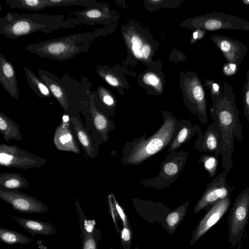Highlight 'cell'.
I'll return each instance as SVG.
<instances>
[{
  "mask_svg": "<svg viewBox=\"0 0 249 249\" xmlns=\"http://www.w3.org/2000/svg\"><path fill=\"white\" fill-rule=\"evenodd\" d=\"M223 87L222 95L212 98L213 104L210 111L211 117L218 124L223 132L222 168L228 174L233 165L231 156L234 150V139L241 142L243 139V135L233 88L227 80L224 81Z\"/></svg>",
  "mask_w": 249,
  "mask_h": 249,
  "instance_id": "cell-1",
  "label": "cell"
},
{
  "mask_svg": "<svg viewBox=\"0 0 249 249\" xmlns=\"http://www.w3.org/2000/svg\"><path fill=\"white\" fill-rule=\"evenodd\" d=\"M163 122L152 136L146 134L133 141L126 142L121 153V160L127 165L140 164L153 155L169 146L176 137L181 122L170 114H163Z\"/></svg>",
  "mask_w": 249,
  "mask_h": 249,
  "instance_id": "cell-2",
  "label": "cell"
},
{
  "mask_svg": "<svg viewBox=\"0 0 249 249\" xmlns=\"http://www.w3.org/2000/svg\"><path fill=\"white\" fill-rule=\"evenodd\" d=\"M75 26L70 18L66 19L63 15L9 12L0 18V34L10 39H18L38 32L49 34Z\"/></svg>",
  "mask_w": 249,
  "mask_h": 249,
  "instance_id": "cell-3",
  "label": "cell"
},
{
  "mask_svg": "<svg viewBox=\"0 0 249 249\" xmlns=\"http://www.w3.org/2000/svg\"><path fill=\"white\" fill-rule=\"evenodd\" d=\"M104 30L76 33L27 45V51L41 57L63 62L89 51L92 41Z\"/></svg>",
  "mask_w": 249,
  "mask_h": 249,
  "instance_id": "cell-4",
  "label": "cell"
},
{
  "mask_svg": "<svg viewBox=\"0 0 249 249\" xmlns=\"http://www.w3.org/2000/svg\"><path fill=\"white\" fill-rule=\"evenodd\" d=\"M37 72L48 87L53 97L66 112L74 105L87 107L92 92V84L88 77L82 75L79 81L68 73L64 74L60 78L53 73L41 69Z\"/></svg>",
  "mask_w": 249,
  "mask_h": 249,
  "instance_id": "cell-5",
  "label": "cell"
},
{
  "mask_svg": "<svg viewBox=\"0 0 249 249\" xmlns=\"http://www.w3.org/2000/svg\"><path fill=\"white\" fill-rule=\"evenodd\" d=\"M188 151L181 150L168 154L160 165V172L155 177L141 179L144 187L162 189L169 187L180 174L188 159Z\"/></svg>",
  "mask_w": 249,
  "mask_h": 249,
  "instance_id": "cell-6",
  "label": "cell"
},
{
  "mask_svg": "<svg viewBox=\"0 0 249 249\" xmlns=\"http://www.w3.org/2000/svg\"><path fill=\"white\" fill-rule=\"evenodd\" d=\"M249 218V187H247L235 198L228 219L229 243L232 248L241 241Z\"/></svg>",
  "mask_w": 249,
  "mask_h": 249,
  "instance_id": "cell-7",
  "label": "cell"
},
{
  "mask_svg": "<svg viewBox=\"0 0 249 249\" xmlns=\"http://www.w3.org/2000/svg\"><path fill=\"white\" fill-rule=\"evenodd\" d=\"M47 162L46 159L20 149L16 144H0V164L2 167L25 170L40 167Z\"/></svg>",
  "mask_w": 249,
  "mask_h": 249,
  "instance_id": "cell-8",
  "label": "cell"
},
{
  "mask_svg": "<svg viewBox=\"0 0 249 249\" xmlns=\"http://www.w3.org/2000/svg\"><path fill=\"white\" fill-rule=\"evenodd\" d=\"M199 27L208 31L236 30L249 31V21L237 16L213 12L199 18Z\"/></svg>",
  "mask_w": 249,
  "mask_h": 249,
  "instance_id": "cell-9",
  "label": "cell"
},
{
  "mask_svg": "<svg viewBox=\"0 0 249 249\" xmlns=\"http://www.w3.org/2000/svg\"><path fill=\"white\" fill-rule=\"evenodd\" d=\"M226 172L218 174L207 185L205 190L196 205L194 213H197L216 202L231 196L233 189L227 182Z\"/></svg>",
  "mask_w": 249,
  "mask_h": 249,
  "instance_id": "cell-10",
  "label": "cell"
},
{
  "mask_svg": "<svg viewBox=\"0 0 249 249\" xmlns=\"http://www.w3.org/2000/svg\"><path fill=\"white\" fill-rule=\"evenodd\" d=\"M0 198L15 211L22 213H42L49 210L48 206L40 200L19 191L0 190Z\"/></svg>",
  "mask_w": 249,
  "mask_h": 249,
  "instance_id": "cell-11",
  "label": "cell"
},
{
  "mask_svg": "<svg viewBox=\"0 0 249 249\" xmlns=\"http://www.w3.org/2000/svg\"><path fill=\"white\" fill-rule=\"evenodd\" d=\"M5 2L11 8L34 12L49 7L78 6L88 8L99 4L94 0H5Z\"/></svg>",
  "mask_w": 249,
  "mask_h": 249,
  "instance_id": "cell-12",
  "label": "cell"
},
{
  "mask_svg": "<svg viewBox=\"0 0 249 249\" xmlns=\"http://www.w3.org/2000/svg\"><path fill=\"white\" fill-rule=\"evenodd\" d=\"M231 203V196L221 199L213 204L206 214L199 221L193 232L191 245L198 241L211 228L223 217Z\"/></svg>",
  "mask_w": 249,
  "mask_h": 249,
  "instance_id": "cell-13",
  "label": "cell"
},
{
  "mask_svg": "<svg viewBox=\"0 0 249 249\" xmlns=\"http://www.w3.org/2000/svg\"><path fill=\"white\" fill-rule=\"evenodd\" d=\"M195 142V148L199 151L208 152L217 157L223 152V132L215 122L210 124L202 132L201 130L197 133Z\"/></svg>",
  "mask_w": 249,
  "mask_h": 249,
  "instance_id": "cell-14",
  "label": "cell"
},
{
  "mask_svg": "<svg viewBox=\"0 0 249 249\" xmlns=\"http://www.w3.org/2000/svg\"><path fill=\"white\" fill-rule=\"evenodd\" d=\"M217 48L229 63L239 66L248 52V48L238 40L223 35L216 34L211 36Z\"/></svg>",
  "mask_w": 249,
  "mask_h": 249,
  "instance_id": "cell-15",
  "label": "cell"
},
{
  "mask_svg": "<svg viewBox=\"0 0 249 249\" xmlns=\"http://www.w3.org/2000/svg\"><path fill=\"white\" fill-rule=\"evenodd\" d=\"M69 13L74 16L69 18L71 23L75 26L105 23L109 18L107 9L102 7L100 3L96 6L79 11L69 12Z\"/></svg>",
  "mask_w": 249,
  "mask_h": 249,
  "instance_id": "cell-16",
  "label": "cell"
},
{
  "mask_svg": "<svg viewBox=\"0 0 249 249\" xmlns=\"http://www.w3.org/2000/svg\"><path fill=\"white\" fill-rule=\"evenodd\" d=\"M75 204L78 213L82 249H98L100 232L96 227L95 221L87 218L78 201Z\"/></svg>",
  "mask_w": 249,
  "mask_h": 249,
  "instance_id": "cell-17",
  "label": "cell"
},
{
  "mask_svg": "<svg viewBox=\"0 0 249 249\" xmlns=\"http://www.w3.org/2000/svg\"><path fill=\"white\" fill-rule=\"evenodd\" d=\"M69 119L67 115L63 117L61 123L55 129L53 142L58 150L79 154L81 151L70 129Z\"/></svg>",
  "mask_w": 249,
  "mask_h": 249,
  "instance_id": "cell-18",
  "label": "cell"
},
{
  "mask_svg": "<svg viewBox=\"0 0 249 249\" xmlns=\"http://www.w3.org/2000/svg\"><path fill=\"white\" fill-rule=\"evenodd\" d=\"M0 83L12 97L18 99L19 89L15 66L0 53Z\"/></svg>",
  "mask_w": 249,
  "mask_h": 249,
  "instance_id": "cell-19",
  "label": "cell"
},
{
  "mask_svg": "<svg viewBox=\"0 0 249 249\" xmlns=\"http://www.w3.org/2000/svg\"><path fill=\"white\" fill-rule=\"evenodd\" d=\"M87 109L90 114L95 130L101 137L103 142H107L108 141L109 132L116 128L113 121L97 108L94 105L92 95Z\"/></svg>",
  "mask_w": 249,
  "mask_h": 249,
  "instance_id": "cell-20",
  "label": "cell"
},
{
  "mask_svg": "<svg viewBox=\"0 0 249 249\" xmlns=\"http://www.w3.org/2000/svg\"><path fill=\"white\" fill-rule=\"evenodd\" d=\"M11 218L33 236L36 234L52 235L56 232L55 227L49 222L17 216H12Z\"/></svg>",
  "mask_w": 249,
  "mask_h": 249,
  "instance_id": "cell-21",
  "label": "cell"
},
{
  "mask_svg": "<svg viewBox=\"0 0 249 249\" xmlns=\"http://www.w3.org/2000/svg\"><path fill=\"white\" fill-rule=\"evenodd\" d=\"M181 122V127L176 137L168 146L169 153L175 152L182 144L188 142L201 130L200 126L197 124H193L190 121L182 120Z\"/></svg>",
  "mask_w": 249,
  "mask_h": 249,
  "instance_id": "cell-22",
  "label": "cell"
},
{
  "mask_svg": "<svg viewBox=\"0 0 249 249\" xmlns=\"http://www.w3.org/2000/svg\"><path fill=\"white\" fill-rule=\"evenodd\" d=\"M70 120L73 125L75 134L83 149L89 157L95 159L98 154V150L92 142L89 134L77 118L71 117Z\"/></svg>",
  "mask_w": 249,
  "mask_h": 249,
  "instance_id": "cell-23",
  "label": "cell"
},
{
  "mask_svg": "<svg viewBox=\"0 0 249 249\" xmlns=\"http://www.w3.org/2000/svg\"><path fill=\"white\" fill-rule=\"evenodd\" d=\"M29 186V181L17 173L3 172L0 174V190L6 191H18Z\"/></svg>",
  "mask_w": 249,
  "mask_h": 249,
  "instance_id": "cell-24",
  "label": "cell"
},
{
  "mask_svg": "<svg viewBox=\"0 0 249 249\" xmlns=\"http://www.w3.org/2000/svg\"><path fill=\"white\" fill-rule=\"evenodd\" d=\"M0 132L6 141L23 139L18 124L1 112H0Z\"/></svg>",
  "mask_w": 249,
  "mask_h": 249,
  "instance_id": "cell-25",
  "label": "cell"
},
{
  "mask_svg": "<svg viewBox=\"0 0 249 249\" xmlns=\"http://www.w3.org/2000/svg\"><path fill=\"white\" fill-rule=\"evenodd\" d=\"M27 83L35 94L39 97L50 98L53 95L47 85L28 67H23Z\"/></svg>",
  "mask_w": 249,
  "mask_h": 249,
  "instance_id": "cell-26",
  "label": "cell"
},
{
  "mask_svg": "<svg viewBox=\"0 0 249 249\" xmlns=\"http://www.w3.org/2000/svg\"><path fill=\"white\" fill-rule=\"evenodd\" d=\"M0 241L10 245H27L33 242L29 237L24 234L2 227L0 228Z\"/></svg>",
  "mask_w": 249,
  "mask_h": 249,
  "instance_id": "cell-27",
  "label": "cell"
},
{
  "mask_svg": "<svg viewBox=\"0 0 249 249\" xmlns=\"http://www.w3.org/2000/svg\"><path fill=\"white\" fill-rule=\"evenodd\" d=\"M95 106L96 107L102 106L111 109L115 104V101L109 91L102 86L98 87L91 92Z\"/></svg>",
  "mask_w": 249,
  "mask_h": 249,
  "instance_id": "cell-28",
  "label": "cell"
},
{
  "mask_svg": "<svg viewBox=\"0 0 249 249\" xmlns=\"http://www.w3.org/2000/svg\"><path fill=\"white\" fill-rule=\"evenodd\" d=\"M188 205L189 202H187L167 215L165 217V222L168 230L172 232L175 231L185 215Z\"/></svg>",
  "mask_w": 249,
  "mask_h": 249,
  "instance_id": "cell-29",
  "label": "cell"
},
{
  "mask_svg": "<svg viewBox=\"0 0 249 249\" xmlns=\"http://www.w3.org/2000/svg\"><path fill=\"white\" fill-rule=\"evenodd\" d=\"M109 210L117 228V218L118 216L122 219L124 227H129L127 216L123 209L116 200L112 193L109 194L107 196Z\"/></svg>",
  "mask_w": 249,
  "mask_h": 249,
  "instance_id": "cell-30",
  "label": "cell"
},
{
  "mask_svg": "<svg viewBox=\"0 0 249 249\" xmlns=\"http://www.w3.org/2000/svg\"><path fill=\"white\" fill-rule=\"evenodd\" d=\"M218 162V157L213 154L201 156L198 162L199 164H203L204 169L208 172L211 178L216 175Z\"/></svg>",
  "mask_w": 249,
  "mask_h": 249,
  "instance_id": "cell-31",
  "label": "cell"
},
{
  "mask_svg": "<svg viewBox=\"0 0 249 249\" xmlns=\"http://www.w3.org/2000/svg\"><path fill=\"white\" fill-rule=\"evenodd\" d=\"M246 83L243 88V104L244 115L249 123V70L246 71Z\"/></svg>",
  "mask_w": 249,
  "mask_h": 249,
  "instance_id": "cell-32",
  "label": "cell"
},
{
  "mask_svg": "<svg viewBox=\"0 0 249 249\" xmlns=\"http://www.w3.org/2000/svg\"><path fill=\"white\" fill-rule=\"evenodd\" d=\"M206 86L210 89L212 98L218 97L223 93V87L219 83L213 80H207L205 82Z\"/></svg>",
  "mask_w": 249,
  "mask_h": 249,
  "instance_id": "cell-33",
  "label": "cell"
},
{
  "mask_svg": "<svg viewBox=\"0 0 249 249\" xmlns=\"http://www.w3.org/2000/svg\"><path fill=\"white\" fill-rule=\"evenodd\" d=\"M132 50L135 56L138 58L142 57V41L141 38L136 36H133L131 38Z\"/></svg>",
  "mask_w": 249,
  "mask_h": 249,
  "instance_id": "cell-34",
  "label": "cell"
},
{
  "mask_svg": "<svg viewBox=\"0 0 249 249\" xmlns=\"http://www.w3.org/2000/svg\"><path fill=\"white\" fill-rule=\"evenodd\" d=\"M238 66L228 63L224 65L223 71L224 74L230 76L234 74L238 70Z\"/></svg>",
  "mask_w": 249,
  "mask_h": 249,
  "instance_id": "cell-35",
  "label": "cell"
},
{
  "mask_svg": "<svg viewBox=\"0 0 249 249\" xmlns=\"http://www.w3.org/2000/svg\"><path fill=\"white\" fill-rule=\"evenodd\" d=\"M121 237L122 241L128 242L131 240V232L129 227H124L121 231Z\"/></svg>",
  "mask_w": 249,
  "mask_h": 249,
  "instance_id": "cell-36",
  "label": "cell"
},
{
  "mask_svg": "<svg viewBox=\"0 0 249 249\" xmlns=\"http://www.w3.org/2000/svg\"><path fill=\"white\" fill-rule=\"evenodd\" d=\"M146 81L149 84L153 86L157 85L159 82L157 77L152 74H150L146 76Z\"/></svg>",
  "mask_w": 249,
  "mask_h": 249,
  "instance_id": "cell-37",
  "label": "cell"
},
{
  "mask_svg": "<svg viewBox=\"0 0 249 249\" xmlns=\"http://www.w3.org/2000/svg\"><path fill=\"white\" fill-rule=\"evenodd\" d=\"M150 47L148 45H143L141 50L142 57L144 59L147 58L150 54Z\"/></svg>",
  "mask_w": 249,
  "mask_h": 249,
  "instance_id": "cell-38",
  "label": "cell"
},
{
  "mask_svg": "<svg viewBox=\"0 0 249 249\" xmlns=\"http://www.w3.org/2000/svg\"><path fill=\"white\" fill-rule=\"evenodd\" d=\"M37 243L38 244V247L40 249H47L46 247L44 246L42 244V242L41 244H40L39 240L37 241Z\"/></svg>",
  "mask_w": 249,
  "mask_h": 249,
  "instance_id": "cell-39",
  "label": "cell"
},
{
  "mask_svg": "<svg viewBox=\"0 0 249 249\" xmlns=\"http://www.w3.org/2000/svg\"><path fill=\"white\" fill-rule=\"evenodd\" d=\"M197 36H198V32H195L193 34V37L194 39H196L197 38Z\"/></svg>",
  "mask_w": 249,
  "mask_h": 249,
  "instance_id": "cell-40",
  "label": "cell"
},
{
  "mask_svg": "<svg viewBox=\"0 0 249 249\" xmlns=\"http://www.w3.org/2000/svg\"><path fill=\"white\" fill-rule=\"evenodd\" d=\"M242 1L246 5H249V0H242Z\"/></svg>",
  "mask_w": 249,
  "mask_h": 249,
  "instance_id": "cell-41",
  "label": "cell"
}]
</instances>
